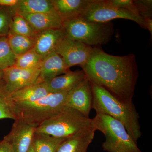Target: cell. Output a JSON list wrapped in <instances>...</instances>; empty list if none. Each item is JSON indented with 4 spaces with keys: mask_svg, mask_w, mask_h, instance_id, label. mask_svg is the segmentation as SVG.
<instances>
[{
    "mask_svg": "<svg viewBox=\"0 0 152 152\" xmlns=\"http://www.w3.org/2000/svg\"><path fill=\"white\" fill-rule=\"evenodd\" d=\"M81 68L91 83L120 100L133 102L138 77L134 55L113 56L94 47L88 62Z\"/></svg>",
    "mask_w": 152,
    "mask_h": 152,
    "instance_id": "1",
    "label": "cell"
},
{
    "mask_svg": "<svg viewBox=\"0 0 152 152\" xmlns=\"http://www.w3.org/2000/svg\"><path fill=\"white\" fill-rule=\"evenodd\" d=\"M92 109L96 113L112 117L121 123L134 141L141 137L140 116L134 103L120 100L102 87L91 83Z\"/></svg>",
    "mask_w": 152,
    "mask_h": 152,
    "instance_id": "2",
    "label": "cell"
},
{
    "mask_svg": "<svg viewBox=\"0 0 152 152\" xmlns=\"http://www.w3.org/2000/svg\"><path fill=\"white\" fill-rule=\"evenodd\" d=\"M68 93H50L31 102H12L13 111L16 119L37 127L65 107Z\"/></svg>",
    "mask_w": 152,
    "mask_h": 152,
    "instance_id": "3",
    "label": "cell"
},
{
    "mask_svg": "<svg viewBox=\"0 0 152 152\" xmlns=\"http://www.w3.org/2000/svg\"><path fill=\"white\" fill-rule=\"evenodd\" d=\"M92 119L75 109L66 107L36 128L35 133L60 138H67L93 128Z\"/></svg>",
    "mask_w": 152,
    "mask_h": 152,
    "instance_id": "4",
    "label": "cell"
},
{
    "mask_svg": "<svg viewBox=\"0 0 152 152\" xmlns=\"http://www.w3.org/2000/svg\"><path fill=\"white\" fill-rule=\"evenodd\" d=\"M63 29L66 37L91 47L107 43L114 32L110 22L94 23L80 16L63 21Z\"/></svg>",
    "mask_w": 152,
    "mask_h": 152,
    "instance_id": "5",
    "label": "cell"
},
{
    "mask_svg": "<svg viewBox=\"0 0 152 152\" xmlns=\"http://www.w3.org/2000/svg\"><path fill=\"white\" fill-rule=\"evenodd\" d=\"M93 127L104 134L105 140L102 144L107 152H142L124 125L112 117L96 114L92 119Z\"/></svg>",
    "mask_w": 152,
    "mask_h": 152,
    "instance_id": "6",
    "label": "cell"
},
{
    "mask_svg": "<svg viewBox=\"0 0 152 152\" xmlns=\"http://www.w3.org/2000/svg\"><path fill=\"white\" fill-rule=\"evenodd\" d=\"M80 17L88 21L100 23H110L115 19H126L135 22L145 28L144 19L114 6L110 0H91Z\"/></svg>",
    "mask_w": 152,
    "mask_h": 152,
    "instance_id": "7",
    "label": "cell"
},
{
    "mask_svg": "<svg viewBox=\"0 0 152 152\" xmlns=\"http://www.w3.org/2000/svg\"><path fill=\"white\" fill-rule=\"evenodd\" d=\"M92 47L65 37L58 45L55 52L62 58L69 68L76 65L81 67L91 57Z\"/></svg>",
    "mask_w": 152,
    "mask_h": 152,
    "instance_id": "8",
    "label": "cell"
},
{
    "mask_svg": "<svg viewBox=\"0 0 152 152\" xmlns=\"http://www.w3.org/2000/svg\"><path fill=\"white\" fill-rule=\"evenodd\" d=\"M92 104L91 84L86 77L84 80L68 93L66 106L75 109L87 118H90Z\"/></svg>",
    "mask_w": 152,
    "mask_h": 152,
    "instance_id": "9",
    "label": "cell"
},
{
    "mask_svg": "<svg viewBox=\"0 0 152 152\" xmlns=\"http://www.w3.org/2000/svg\"><path fill=\"white\" fill-rule=\"evenodd\" d=\"M36 127L21 120H15L10 132L4 139L14 152H28L32 145Z\"/></svg>",
    "mask_w": 152,
    "mask_h": 152,
    "instance_id": "10",
    "label": "cell"
},
{
    "mask_svg": "<svg viewBox=\"0 0 152 152\" xmlns=\"http://www.w3.org/2000/svg\"><path fill=\"white\" fill-rule=\"evenodd\" d=\"M3 71L2 81L4 87L10 94L24 87L35 83L40 74V69H24L15 66Z\"/></svg>",
    "mask_w": 152,
    "mask_h": 152,
    "instance_id": "11",
    "label": "cell"
},
{
    "mask_svg": "<svg viewBox=\"0 0 152 152\" xmlns=\"http://www.w3.org/2000/svg\"><path fill=\"white\" fill-rule=\"evenodd\" d=\"M65 37L63 28L42 31L38 32L35 37L34 48L39 54L44 58L55 51L58 45Z\"/></svg>",
    "mask_w": 152,
    "mask_h": 152,
    "instance_id": "12",
    "label": "cell"
},
{
    "mask_svg": "<svg viewBox=\"0 0 152 152\" xmlns=\"http://www.w3.org/2000/svg\"><path fill=\"white\" fill-rule=\"evenodd\" d=\"M69 71V68L62 58L56 52H53L43 59L40 68L39 76L37 82L47 83Z\"/></svg>",
    "mask_w": 152,
    "mask_h": 152,
    "instance_id": "13",
    "label": "cell"
},
{
    "mask_svg": "<svg viewBox=\"0 0 152 152\" xmlns=\"http://www.w3.org/2000/svg\"><path fill=\"white\" fill-rule=\"evenodd\" d=\"M84 71H69L45 83L49 93L69 92L86 77Z\"/></svg>",
    "mask_w": 152,
    "mask_h": 152,
    "instance_id": "14",
    "label": "cell"
},
{
    "mask_svg": "<svg viewBox=\"0 0 152 152\" xmlns=\"http://www.w3.org/2000/svg\"><path fill=\"white\" fill-rule=\"evenodd\" d=\"M18 14L23 17L38 33L50 29L63 28V20L56 10L46 13Z\"/></svg>",
    "mask_w": 152,
    "mask_h": 152,
    "instance_id": "15",
    "label": "cell"
},
{
    "mask_svg": "<svg viewBox=\"0 0 152 152\" xmlns=\"http://www.w3.org/2000/svg\"><path fill=\"white\" fill-rule=\"evenodd\" d=\"M95 132L93 128L66 138L56 152H87L94 137Z\"/></svg>",
    "mask_w": 152,
    "mask_h": 152,
    "instance_id": "16",
    "label": "cell"
},
{
    "mask_svg": "<svg viewBox=\"0 0 152 152\" xmlns=\"http://www.w3.org/2000/svg\"><path fill=\"white\" fill-rule=\"evenodd\" d=\"M91 0H52L55 10L63 20L80 17Z\"/></svg>",
    "mask_w": 152,
    "mask_h": 152,
    "instance_id": "17",
    "label": "cell"
},
{
    "mask_svg": "<svg viewBox=\"0 0 152 152\" xmlns=\"http://www.w3.org/2000/svg\"><path fill=\"white\" fill-rule=\"evenodd\" d=\"M50 93L45 83L37 82L10 94V97L13 102H31L46 96Z\"/></svg>",
    "mask_w": 152,
    "mask_h": 152,
    "instance_id": "18",
    "label": "cell"
},
{
    "mask_svg": "<svg viewBox=\"0 0 152 152\" xmlns=\"http://www.w3.org/2000/svg\"><path fill=\"white\" fill-rule=\"evenodd\" d=\"M11 8L15 14L46 13L55 10L52 0H19Z\"/></svg>",
    "mask_w": 152,
    "mask_h": 152,
    "instance_id": "19",
    "label": "cell"
},
{
    "mask_svg": "<svg viewBox=\"0 0 152 152\" xmlns=\"http://www.w3.org/2000/svg\"><path fill=\"white\" fill-rule=\"evenodd\" d=\"M66 139L35 132L33 145L35 152H56L60 145Z\"/></svg>",
    "mask_w": 152,
    "mask_h": 152,
    "instance_id": "20",
    "label": "cell"
},
{
    "mask_svg": "<svg viewBox=\"0 0 152 152\" xmlns=\"http://www.w3.org/2000/svg\"><path fill=\"white\" fill-rule=\"evenodd\" d=\"M7 37L11 50L16 57L23 54L34 47L35 37L10 34H9Z\"/></svg>",
    "mask_w": 152,
    "mask_h": 152,
    "instance_id": "21",
    "label": "cell"
},
{
    "mask_svg": "<svg viewBox=\"0 0 152 152\" xmlns=\"http://www.w3.org/2000/svg\"><path fill=\"white\" fill-rule=\"evenodd\" d=\"M9 34L29 37H35L38 32L23 17L16 14L14 15L11 22Z\"/></svg>",
    "mask_w": 152,
    "mask_h": 152,
    "instance_id": "22",
    "label": "cell"
},
{
    "mask_svg": "<svg viewBox=\"0 0 152 152\" xmlns=\"http://www.w3.org/2000/svg\"><path fill=\"white\" fill-rule=\"evenodd\" d=\"M43 59L34 48L23 54L16 57L14 66L24 69H40Z\"/></svg>",
    "mask_w": 152,
    "mask_h": 152,
    "instance_id": "23",
    "label": "cell"
},
{
    "mask_svg": "<svg viewBox=\"0 0 152 152\" xmlns=\"http://www.w3.org/2000/svg\"><path fill=\"white\" fill-rule=\"evenodd\" d=\"M16 58V56L11 50L7 37H0V69L4 70L13 66Z\"/></svg>",
    "mask_w": 152,
    "mask_h": 152,
    "instance_id": "24",
    "label": "cell"
},
{
    "mask_svg": "<svg viewBox=\"0 0 152 152\" xmlns=\"http://www.w3.org/2000/svg\"><path fill=\"white\" fill-rule=\"evenodd\" d=\"M7 118L16 119L13 111L12 101L4 87L2 79L0 81V120Z\"/></svg>",
    "mask_w": 152,
    "mask_h": 152,
    "instance_id": "25",
    "label": "cell"
},
{
    "mask_svg": "<svg viewBox=\"0 0 152 152\" xmlns=\"http://www.w3.org/2000/svg\"><path fill=\"white\" fill-rule=\"evenodd\" d=\"M15 15L11 8L0 7V37H7Z\"/></svg>",
    "mask_w": 152,
    "mask_h": 152,
    "instance_id": "26",
    "label": "cell"
},
{
    "mask_svg": "<svg viewBox=\"0 0 152 152\" xmlns=\"http://www.w3.org/2000/svg\"><path fill=\"white\" fill-rule=\"evenodd\" d=\"M133 1L140 16L144 19L152 18L151 0H136Z\"/></svg>",
    "mask_w": 152,
    "mask_h": 152,
    "instance_id": "27",
    "label": "cell"
},
{
    "mask_svg": "<svg viewBox=\"0 0 152 152\" xmlns=\"http://www.w3.org/2000/svg\"><path fill=\"white\" fill-rule=\"evenodd\" d=\"M110 1L114 6H116L119 8L126 10L129 11L137 15L140 16L133 1H132V0H110Z\"/></svg>",
    "mask_w": 152,
    "mask_h": 152,
    "instance_id": "28",
    "label": "cell"
},
{
    "mask_svg": "<svg viewBox=\"0 0 152 152\" xmlns=\"http://www.w3.org/2000/svg\"><path fill=\"white\" fill-rule=\"evenodd\" d=\"M0 152H14L10 143L4 139L0 140Z\"/></svg>",
    "mask_w": 152,
    "mask_h": 152,
    "instance_id": "29",
    "label": "cell"
},
{
    "mask_svg": "<svg viewBox=\"0 0 152 152\" xmlns=\"http://www.w3.org/2000/svg\"><path fill=\"white\" fill-rule=\"evenodd\" d=\"M19 0H0V7L12 8L18 2Z\"/></svg>",
    "mask_w": 152,
    "mask_h": 152,
    "instance_id": "30",
    "label": "cell"
},
{
    "mask_svg": "<svg viewBox=\"0 0 152 152\" xmlns=\"http://www.w3.org/2000/svg\"><path fill=\"white\" fill-rule=\"evenodd\" d=\"M144 26L145 28L148 30L151 34L152 35V18H147L144 19Z\"/></svg>",
    "mask_w": 152,
    "mask_h": 152,
    "instance_id": "31",
    "label": "cell"
},
{
    "mask_svg": "<svg viewBox=\"0 0 152 152\" xmlns=\"http://www.w3.org/2000/svg\"><path fill=\"white\" fill-rule=\"evenodd\" d=\"M3 75H4V71L0 69V81L2 79Z\"/></svg>",
    "mask_w": 152,
    "mask_h": 152,
    "instance_id": "32",
    "label": "cell"
},
{
    "mask_svg": "<svg viewBox=\"0 0 152 152\" xmlns=\"http://www.w3.org/2000/svg\"><path fill=\"white\" fill-rule=\"evenodd\" d=\"M28 152H35L34 149V146L32 145L31 146L29 150L28 151Z\"/></svg>",
    "mask_w": 152,
    "mask_h": 152,
    "instance_id": "33",
    "label": "cell"
}]
</instances>
